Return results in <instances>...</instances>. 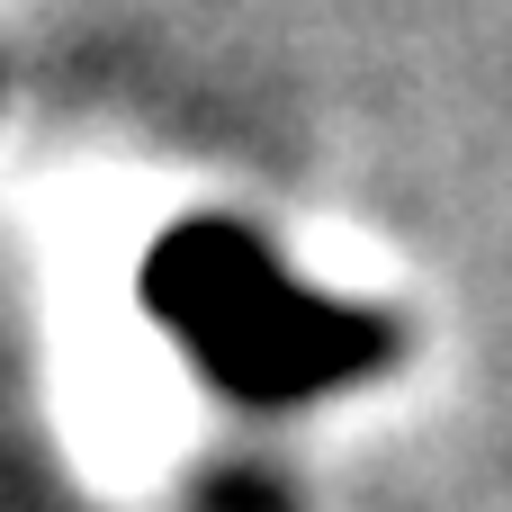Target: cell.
<instances>
[{"label":"cell","mask_w":512,"mask_h":512,"mask_svg":"<svg viewBox=\"0 0 512 512\" xmlns=\"http://www.w3.org/2000/svg\"><path fill=\"white\" fill-rule=\"evenodd\" d=\"M144 306L234 405H261V414L342 396L405 351L396 315L315 297L306 279L279 270V252L261 234H243L225 216H189V225L153 234Z\"/></svg>","instance_id":"6da1fadb"}]
</instances>
